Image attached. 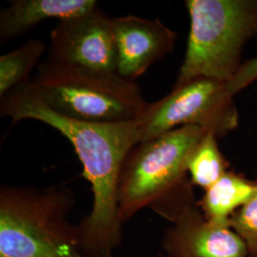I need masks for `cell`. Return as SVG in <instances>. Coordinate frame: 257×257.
<instances>
[{
	"label": "cell",
	"mask_w": 257,
	"mask_h": 257,
	"mask_svg": "<svg viewBox=\"0 0 257 257\" xmlns=\"http://www.w3.org/2000/svg\"><path fill=\"white\" fill-rule=\"evenodd\" d=\"M137 122L140 142L185 126L221 138L238 128L239 113L227 83L201 77L174 86L164 97L149 103Z\"/></svg>",
	"instance_id": "6"
},
{
	"label": "cell",
	"mask_w": 257,
	"mask_h": 257,
	"mask_svg": "<svg viewBox=\"0 0 257 257\" xmlns=\"http://www.w3.org/2000/svg\"><path fill=\"white\" fill-rule=\"evenodd\" d=\"M74 202L73 191L63 185L2 186L0 257H105L83 248L77 225L69 219Z\"/></svg>",
	"instance_id": "2"
},
{
	"label": "cell",
	"mask_w": 257,
	"mask_h": 257,
	"mask_svg": "<svg viewBox=\"0 0 257 257\" xmlns=\"http://www.w3.org/2000/svg\"><path fill=\"white\" fill-rule=\"evenodd\" d=\"M257 190L255 179L229 170L220 179L204 191L197 206L205 219L214 226L230 228L232 214L253 196Z\"/></svg>",
	"instance_id": "11"
},
{
	"label": "cell",
	"mask_w": 257,
	"mask_h": 257,
	"mask_svg": "<svg viewBox=\"0 0 257 257\" xmlns=\"http://www.w3.org/2000/svg\"><path fill=\"white\" fill-rule=\"evenodd\" d=\"M47 60L99 73L117 74L111 19L98 6L58 21Z\"/></svg>",
	"instance_id": "7"
},
{
	"label": "cell",
	"mask_w": 257,
	"mask_h": 257,
	"mask_svg": "<svg viewBox=\"0 0 257 257\" xmlns=\"http://www.w3.org/2000/svg\"><path fill=\"white\" fill-rule=\"evenodd\" d=\"M230 227L245 242L249 257H257V190L248 202L232 214Z\"/></svg>",
	"instance_id": "14"
},
{
	"label": "cell",
	"mask_w": 257,
	"mask_h": 257,
	"mask_svg": "<svg viewBox=\"0 0 257 257\" xmlns=\"http://www.w3.org/2000/svg\"><path fill=\"white\" fill-rule=\"evenodd\" d=\"M257 80V56L243 62L237 73L227 83L229 92L235 97L239 92L244 91L249 85Z\"/></svg>",
	"instance_id": "15"
},
{
	"label": "cell",
	"mask_w": 257,
	"mask_h": 257,
	"mask_svg": "<svg viewBox=\"0 0 257 257\" xmlns=\"http://www.w3.org/2000/svg\"><path fill=\"white\" fill-rule=\"evenodd\" d=\"M111 22L117 74L127 80L136 81L175 48L177 34L158 19L126 16Z\"/></svg>",
	"instance_id": "9"
},
{
	"label": "cell",
	"mask_w": 257,
	"mask_h": 257,
	"mask_svg": "<svg viewBox=\"0 0 257 257\" xmlns=\"http://www.w3.org/2000/svg\"><path fill=\"white\" fill-rule=\"evenodd\" d=\"M155 257H166L165 255H164V254H163V253H162V252H160V253H158V254H157V255H156V256H155Z\"/></svg>",
	"instance_id": "16"
},
{
	"label": "cell",
	"mask_w": 257,
	"mask_h": 257,
	"mask_svg": "<svg viewBox=\"0 0 257 257\" xmlns=\"http://www.w3.org/2000/svg\"><path fill=\"white\" fill-rule=\"evenodd\" d=\"M206 133L200 127L185 126L140 142L130 151L118 183L122 223L146 207L162 216L195 198L188 163Z\"/></svg>",
	"instance_id": "3"
},
{
	"label": "cell",
	"mask_w": 257,
	"mask_h": 257,
	"mask_svg": "<svg viewBox=\"0 0 257 257\" xmlns=\"http://www.w3.org/2000/svg\"><path fill=\"white\" fill-rule=\"evenodd\" d=\"M230 168L221 152L218 138L206 133L193 150L188 163V175L193 186L207 190L216 183Z\"/></svg>",
	"instance_id": "12"
},
{
	"label": "cell",
	"mask_w": 257,
	"mask_h": 257,
	"mask_svg": "<svg viewBox=\"0 0 257 257\" xmlns=\"http://www.w3.org/2000/svg\"><path fill=\"white\" fill-rule=\"evenodd\" d=\"M0 111L15 123H45L70 141L93 197L92 211L77 225L83 248L92 255L113 256L123 224L118 211L120 174L130 151L140 143L138 122L93 123L62 116L37 98L28 81L1 98Z\"/></svg>",
	"instance_id": "1"
},
{
	"label": "cell",
	"mask_w": 257,
	"mask_h": 257,
	"mask_svg": "<svg viewBox=\"0 0 257 257\" xmlns=\"http://www.w3.org/2000/svg\"><path fill=\"white\" fill-rule=\"evenodd\" d=\"M28 85L49 109L85 122L137 121L149 104L136 81L118 74L56 64L47 59Z\"/></svg>",
	"instance_id": "5"
},
{
	"label": "cell",
	"mask_w": 257,
	"mask_h": 257,
	"mask_svg": "<svg viewBox=\"0 0 257 257\" xmlns=\"http://www.w3.org/2000/svg\"><path fill=\"white\" fill-rule=\"evenodd\" d=\"M185 6L191 25L174 86L201 77L229 82L257 37V0H187Z\"/></svg>",
	"instance_id": "4"
},
{
	"label": "cell",
	"mask_w": 257,
	"mask_h": 257,
	"mask_svg": "<svg viewBox=\"0 0 257 257\" xmlns=\"http://www.w3.org/2000/svg\"><path fill=\"white\" fill-rule=\"evenodd\" d=\"M97 6L94 0H16L0 12V42L36 27L39 23L76 16Z\"/></svg>",
	"instance_id": "10"
},
{
	"label": "cell",
	"mask_w": 257,
	"mask_h": 257,
	"mask_svg": "<svg viewBox=\"0 0 257 257\" xmlns=\"http://www.w3.org/2000/svg\"><path fill=\"white\" fill-rule=\"evenodd\" d=\"M46 51L38 39H29L18 49L0 56V97L30 80L29 76Z\"/></svg>",
	"instance_id": "13"
},
{
	"label": "cell",
	"mask_w": 257,
	"mask_h": 257,
	"mask_svg": "<svg viewBox=\"0 0 257 257\" xmlns=\"http://www.w3.org/2000/svg\"><path fill=\"white\" fill-rule=\"evenodd\" d=\"M164 231L162 249L166 257H249L243 239L230 228L205 219L193 203L178 211Z\"/></svg>",
	"instance_id": "8"
}]
</instances>
